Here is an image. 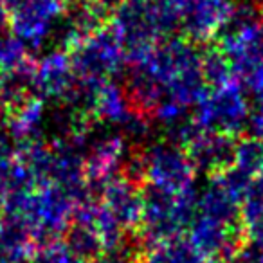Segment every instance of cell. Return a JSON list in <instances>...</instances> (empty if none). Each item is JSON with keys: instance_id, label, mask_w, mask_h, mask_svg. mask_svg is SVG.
Returning a JSON list of instances; mask_svg holds the SVG:
<instances>
[{"instance_id": "6da1fadb", "label": "cell", "mask_w": 263, "mask_h": 263, "mask_svg": "<svg viewBox=\"0 0 263 263\" xmlns=\"http://www.w3.org/2000/svg\"><path fill=\"white\" fill-rule=\"evenodd\" d=\"M247 101L234 83L215 87L211 94L204 96L198 110V126L202 130L236 134L247 121Z\"/></svg>"}, {"instance_id": "7a4b0ae2", "label": "cell", "mask_w": 263, "mask_h": 263, "mask_svg": "<svg viewBox=\"0 0 263 263\" xmlns=\"http://www.w3.org/2000/svg\"><path fill=\"white\" fill-rule=\"evenodd\" d=\"M123 58V42L116 29H98L88 40L80 42L70 65L81 78L103 80L106 74L117 69Z\"/></svg>"}, {"instance_id": "3957f363", "label": "cell", "mask_w": 263, "mask_h": 263, "mask_svg": "<svg viewBox=\"0 0 263 263\" xmlns=\"http://www.w3.org/2000/svg\"><path fill=\"white\" fill-rule=\"evenodd\" d=\"M234 152L236 141L233 139V136L200 128L187 143L186 155L193 170L218 175L234 164Z\"/></svg>"}, {"instance_id": "277c9868", "label": "cell", "mask_w": 263, "mask_h": 263, "mask_svg": "<svg viewBox=\"0 0 263 263\" xmlns=\"http://www.w3.org/2000/svg\"><path fill=\"white\" fill-rule=\"evenodd\" d=\"M146 177H150L152 186L168 191H186L191 187L193 166L186 154L173 146H155L144 157Z\"/></svg>"}, {"instance_id": "5b68a950", "label": "cell", "mask_w": 263, "mask_h": 263, "mask_svg": "<svg viewBox=\"0 0 263 263\" xmlns=\"http://www.w3.org/2000/svg\"><path fill=\"white\" fill-rule=\"evenodd\" d=\"M191 241L204 256L223 261V259H234L243 247L241 234L238 226L216 222V220L200 216L193 220V238Z\"/></svg>"}, {"instance_id": "8992f818", "label": "cell", "mask_w": 263, "mask_h": 263, "mask_svg": "<svg viewBox=\"0 0 263 263\" xmlns=\"http://www.w3.org/2000/svg\"><path fill=\"white\" fill-rule=\"evenodd\" d=\"M105 208L121 223V227H137L143 220V195L137 191L136 184L128 179H114L103 187Z\"/></svg>"}, {"instance_id": "52a82bcc", "label": "cell", "mask_w": 263, "mask_h": 263, "mask_svg": "<svg viewBox=\"0 0 263 263\" xmlns=\"http://www.w3.org/2000/svg\"><path fill=\"white\" fill-rule=\"evenodd\" d=\"M198 208L202 211V216L222 223H229V226H238V220L241 218L240 198L222 182L218 175L202 195Z\"/></svg>"}, {"instance_id": "ba28073f", "label": "cell", "mask_w": 263, "mask_h": 263, "mask_svg": "<svg viewBox=\"0 0 263 263\" xmlns=\"http://www.w3.org/2000/svg\"><path fill=\"white\" fill-rule=\"evenodd\" d=\"M143 263H204V254L186 238H170L154 243Z\"/></svg>"}, {"instance_id": "9c48e42d", "label": "cell", "mask_w": 263, "mask_h": 263, "mask_svg": "<svg viewBox=\"0 0 263 263\" xmlns=\"http://www.w3.org/2000/svg\"><path fill=\"white\" fill-rule=\"evenodd\" d=\"M72 72L70 62L62 54L49 56V62L42 70V87L45 92H49V96H62L70 88Z\"/></svg>"}, {"instance_id": "30bf717a", "label": "cell", "mask_w": 263, "mask_h": 263, "mask_svg": "<svg viewBox=\"0 0 263 263\" xmlns=\"http://www.w3.org/2000/svg\"><path fill=\"white\" fill-rule=\"evenodd\" d=\"M234 168L243 172L252 179V175L263 173V141L261 139H241L236 141L234 152Z\"/></svg>"}, {"instance_id": "8fae6325", "label": "cell", "mask_w": 263, "mask_h": 263, "mask_svg": "<svg viewBox=\"0 0 263 263\" xmlns=\"http://www.w3.org/2000/svg\"><path fill=\"white\" fill-rule=\"evenodd\" d=\"M200 70L205 83L211 85L213 88L229 83V78L233 74L229 58L222 49H211L204 56H200Z\"/></svg>"}, {"instance_id": "7c38bea8", "label": "cell", "mask_w": 263, "mask_h": 263, "mask_svg": "<svg viewBox=\"0 0 263 263\" xmlns=\"http://www.w3.org/2000/svg\"><path fill=\"white\" fill-rule=\"evenodd\" d=\"M216 263H222V261H218V259H216Z\"/></svg>"}]
</instances>
